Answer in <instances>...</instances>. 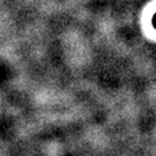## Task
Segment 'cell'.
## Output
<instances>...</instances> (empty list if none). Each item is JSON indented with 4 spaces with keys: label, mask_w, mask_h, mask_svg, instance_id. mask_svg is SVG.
I'll use <instances>...</instances> for the list:
<instances>
[{
    "label": "cell",
    "mask_w": 156,
    "mask_h": 156,
    "mask_svg": "<svg viewBox=\"0 0 156 156\" xmlns=\"http://www.w3.org/2000/svg\"><path fill=\"white\" fill-rule=\"evenodd\" d=\"M155 23H156V21H155Z\"/></svg>",
    "instance_id": "cell-1"
}]
</instances>
